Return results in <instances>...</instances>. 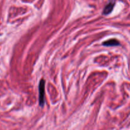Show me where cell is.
I'll return each instance as SVG.
<instances>
[{"label": "cell", "mask_w": 130, "mask_h": 130, "mask_svg": "<svg viewBox=\"0 0 130 130\" xmlns=\"http://www.w3.org/2000/svg\"><path fill=\"white\" fill-rule=\"evenodd\" d=\"M115 6V1L114 0H111L108 4L105 6V7L104 8L103 11V15H108L109 13H110L112 12V11L113 10V7Z\"/></svg>", "instance_id": "obj_2"}, {"label": "cell", "mask_w": 130, "mask_h": 130, "mask_svg": "<svg viewBox=\"0 0 130 130\" xmlns=\"http://www.w3.org/2000/svg\"><path fill=\"white\" fill-rule=\"evenodd\" d=\"M119 41L115 39H109L108 41L103 42V45L106 46H118L119 45Z\"/></svg>", "instance_id": "obj_3"}, {"label": "cell", "mask_w": 130, "mask_h": 130, "mask_svg": "<svg viewBox=\"0 0 130 130\" xmlns=\"http://www.w3.org/2000/svg\"><path fill=\"white\" fill-rule=\"evenodd\" d=\"M45 82L42 79L39 83V104L41 107H43L45 104Z\"/></svg>", "instance_id": "obj_1"}]
</instances>
